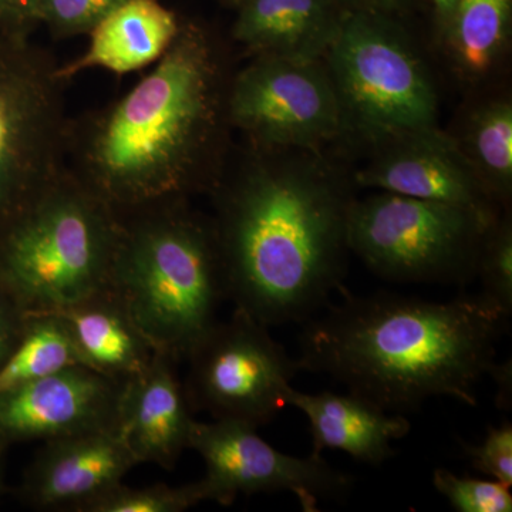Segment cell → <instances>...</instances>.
I'll use <instances>...</instances> for the list:
<instances>
[{"instance_id":"cell-1","label":"cell","mask_w":512,"mask_h":512,"mask_svg":"<svg viewBox=\"0 0 512 512\" xmlns=\"http://www.w3.org/2000/svg\"><path fill=\"white\" fill-rule=\"evenodd\" d=\"M228 301L262 325L305 323L348 271L350 185L325 165L261 161L217 191Z\"/></svg>"},{"instance_id":"cell-2","label":"cell","mask_w":512,"mask_h":512,"mask_svg":"<svg viewBox=\"0 0 512 512\" xmlns=\"http://www.w3.org/2000/svg\"><path fill=\"white\" fill-rule=\"evenodd\" d=\"M303 325L299 369L402 414L433 397L477 406V384L494 366L508 322L480 295L436 302L343 291L342 302Z\"/></svg>"},{"instance_id":"cell-3","label":"cell","mask_w":512,"mask_h":512,"mask_svg":"<svg viewBox=\"0 0 512 512\" xmlns=\"http://www.w3.org/2000/svg\"><path fill=\"white\" fill-rule=\"evenodd\" d=\"M217 60L207 33L181 23L151 73L84 130L73 173L117 211L185 198L217 133Z\"/></svg>"},{"instance_id":"cell-4","label":"cell","mask_w":512,"mask_h":512,"mask_svg":"<svg viewBox=\"0 0 512 512\" xmlns=\"http://www.w3.org/2000/svg\"><path fill=\"white\" fill-rule=\"evenodd\" d=\"M175 198L119 211L110 286L158 352L187 360L227 298L214 224Z\"/></svg>"},{"instance_id":"cell-5","label":"cell","mask_w":512,"mask_h":512,"mask_svg":"<svg viewBox=\"0 0 512 512\" xmlns=\"http://www.w3.org/2000/svg\"><path fill=\"white\" fill-rule=\"evenodd\" d=\"M120 212L63 168L0 238V289L26 312H57L110 286Z\"/></svg>"},{"instance_id":"cell-6","label":"cell","mask_w":512,"mask_h":512,"mask_svg":"<svg viewBox=\"0 0 512 512\" xmlns=\"http://www.w3.org/2000/svg\"><path fill=\"white\" fill-rule=\"evenodd\" d=\"M498 215L383 191L353 202L349 248L386 281L467 285Z\"/></svg>"},{"instance_id":"cell-7","label":"cell","mask_w":512,"mask_h":512,"mask_svg":"<svg viewBox=\"0 0 512 512\" xmlns=\"http://www.w3.org/2000/svg\"><path fill=\"white\" fill-rule=\"evenodd\" d=\"M326 57L346 124L376 140L436 126L426 66L390 16L346 9Z\"/></svg>"},{"instance_id":"cell-8","label":"cell","mask_w":512,"mask_h":512,"mask_svg":"<svg viewBox=\"0 0 512 512\" xmlns=\"http://www.w3.org/2000/svg\"><path fill=\"white\" fill-rule=\"evenodd\" d=\"M56 69L49 57L22 45L0 56V221L6 231L64 168L63 82Z\"/></svg>"},{"instance_id":"cell-9","label":"cell","mask_w":512,"mask_h":512,"mask_svg":"<svg viewBox=\"0 0 512 512\" xmlns=\"http://www.w3.org/2000/svg\"><path fill=\"white\" fill-rule=\"evenodd\" d=\"M187 360L190 375L184 386L192 410L256 429L288 406L286 393L301 372L268 326L238 308L224 322H215Z\"/></svg>"},{"instance_id":"cell-10","label":"cell","mask_w":512,"mask_h":512,"mask_svg":"<svg viewBox=\"0 0 512 512\" xmlns=\"http://www.w3.org/2000/svg\"><path fill=\"white\" fill-rule=\"evenodd\" d=\"M227 106L232 124L271 151L311 150L346 126L320 60L256 56L232 83Z\"/></svg>"},{"instance_id":"cell-11","label":"cell","mask_w":512,"mask_h":512,"mask_svg":"<svg viewBox=\"0 0 512 512\" xmlns=\"http://www.w3.org/2000/svg\"><path fill=\"white\" fill-rule=\"evenodd\" d=\"M190 450L200 454L205 474L198 480L205 501L234 503L238 495L289 491L303 511H319L320 500L349 494L353 478L330 466L322 454L293 457L276 450L244 421H194Z\"/></svg>"},{"instance_id":"cell-12","label":"cell","mask_w":512,"mask_h":512,"mask_svg":"<svg viewBox=\"0 0 512 512\" xmlns=\"http://www.w3.org/2000/svg\"><path fill=\"white\" fill-rule=\"evenodd\" d=\"M379 140L382 151L355 175L360 187L500 214L456 138L431 126Z\"/></svg>"},{"instance_id":"cell-13","label":"cell","mask_w":512,"mask_h":512,"mask_svg":"<svg viewBox=\"0 0 512 512\" xmlns=\"http://www.w3.org/2000/svg\"><path fill=\"white\" fill-rule=\"evenodd\" d=\"M123 384L72 366L0 396V440H53L117 426Z\"/></svg>"},{"instance_id":"cell-14","label":"cell","mask_w":512,"mask_h":512,"mask_svg":"<svg viewBox=\"0 0 512 512\" xmlns=\"http://www.w3.org/2000/svg\"><path fill=\"white\" fill-rule=\"evenodd\" d=\"M43 443L25 485L37 510L84 512L138 464L117 426Z\"/></svg>"},{"instance_id":"cell-15","label":"cell","mask_w":512,"mask_h":512,"mask_svg":"<svg viewBox=\"0 0 512 512\" xmlns=\"http://www.w3.org/2000/svg\"><path fill=\"white\" fill-rule=\"evenodd\" d=\"M173 357L157 353L121 389L117 429L137 463L173 468L190 450L194 410L178 379Z\"/></svg>"},{"instance_id":"cell-16","label":"cell","mask_w":512,"mask_h":512,"mask_svg":"<svg viewBox=\"0 0 512 512\" xmlns=\"http://www.w3.org/2000/svg\"><path fill=\"white\" fill-rule=\"evenodd\" d=\"M286 404L305 414L312 433V453L339 450L357 463L380 466L394 456L393 441L412 430L400 413L387 412L359 394L303 393L289 387Z\"/></svg>"},{"instance_id":"cell-17","label":"cell","mask_w":512,"mask_h":512,"mask_svg":"<svg viewBox=\"0 0 512 512\" xmlns=\"http://www.w3.org/2000/svg\"><path fill=\"white\" fill-rule=\"evenodd\" d=\"M55 313L82 365L116 382L140 375L160 353L111 286Z\"/></svg>"},{"instance_id":"cell-18","label":"cell","mask_w":512,"mask_h":512,"mask_svg":"<svg viewBox=\"0 0 512 512\" xmlns=\"http://www.w3.org/2000/svg\"><path fill=\"white\" fill-rule=\"evenodd\" d=\"M234 37L256 56L322 60L346 9L340 0H244Z\"/></svg>"},{"instance_id":"cell-19","label":"cell","mask_w":512,"mask_h":512,"mask_svg":"<svg viewBox=\"0 0 512 512\" xmlns=\"http://www.w3.org/2000/svg\"><path fill=\"white\" fill-rule=\"evenodd\" d=\"M181 29L177 15L160 0H130L101 20L89 33L86 52L57 66L62 82L89 69L131 73L157 63Z\"/></svg>"},{"instance_id":"cell-20","label":"cell","mask_w":512,"mask_h":512,"mask_svg":"<svg viewBox=\"0 0 512 512\" xmlns=\"http://www.w3.org/2000/svg\"><path fill=\"white\" fill-rule=\"evenodd\" d=\"M72 366H83L62 318L30 312L15 348L0 365V396Z\"/></svg>"},{"instance_id":"cell-21","label":"cell","mask_w":512,"mask_h":512,"mask_svg":"<svg viewBox=\"0 0 512 512\" xmlns=\"http://www.w3.org/2000/svg\"><path fill=\"white\" fill-rule=\"evenodd\" d=\"M461 150L495 204L507 205L512 187V106L491 100L468 120Z\"/></svg>"},{"instance_id":"cell-22","label":"cell","mask_w":512,"mask_h":512,"mask_svg":"<svg viewBox=\"0 0 512 512\" xmlns=\"http://www.w3.org/2000/svg\"><path fill=\"white\" fill-rule=\"evenodd\" d=\"M512 0H458L450 43L464 72L481 76L503 53L510 36Z\"/></svg>"},{"instance_id":"cell-23","label":"cell","mask_w":512,"mask_h":512,"mask_svg":"<svg viewBox=\"0 0 512 512\" xmlns=\"http://www.w3.org/2000/svg\"><path fill=\"white\" fill-rule=\"evenodd\" d=\"M477 279L483 286L478 295L508 322L512 315V221L507 210L488 228L478 256Z\"/></svg>"},{"instance_id":"cell-24","label":"cell","mask_w":512,"mask_h":512,"mask_svg":"<svg viewBox=\"0 0 512 512\" xmlns=\"http://www.w3.org/2000/svg\"><path fill=\"white\" fill-rule=\"evenodd\" d=\"M204 501L198 481L180 487L156 484L131 488L121 483L97 498L84 512H183Z\"/></svg>"},{"instance_id":"cell-25","label":"cell","mask_w":512,"mask_h":512,"mask_svg":"<svg viewBox=\"0 0 512 512\" xmlns=\"http://www.w3.org/2000/svg\"><path fill=\"white\" fill-rule=\"evenodd\" d=\"M433 485L458 512H511L510 487L495 480L458 477L444 468L433 473Z\"/></svg>"},{"instance_id":"cell-26","label":"cell","mask_w":512,"mask_h":512,"mask_svg":"<svg viewBox=\"0 0 512 512\" xmlns=\"http://www.w3.org/2000/svg\"><path fill=\"white\" fill-rule=\"evenodd\" d=\"M130 0H37L33 22L45 23L56 36L90 32Z\"/></svg>"},{"instance_id":"cell-27","label":"cell","mask_w":512,"mask_h":512,"mask_svg":"<svg viewBox=\"0 0 512 512\" xmlns=\"http://www.w3.org/2000/svg\"><path fill=\"white\" fill-rule=\"evenodd\" d=\"M463 444L464 453L471 466L491 480L512 485V426L504 423L498 427H490L481 444Z\"/></svg>"},{"instance_id":"cell-28","label":"cell","mask_w":512,"mask_h":512,"mask_svg":"<svg viewBox=\"0 0 512 512\" xmlns=\"http://www.w3.org/2000/svg\"><path fill=\"white\" fill-rule=\"evenodd\" d=\"M28 315L8 293L0 291V365L15 348Z\"/></svg>"},{"instance_id":"cell-29","label":"cell","mask_w":512,"mask_h":512,"mask_svg":"<svg viewBox=\"0 0 512 512\" xmlns=\"http://www.w3.org/2000/svg\"><path fill=\"white\" fill-rule=\"evenodd\" d=\"M37 0H0V23L26 25L33 22Z\"/></svg>"},{"instance_id":"cell-30","label":"cell","mask_w":512,"mask_h":512,"mask_svg":"<svg viewBox=\"0 0 512 512\" xmlns=\"http://www.w3.org/2000/svg\"><path fill=\"white\" fill-rule=\"evenodd\" d=\"M488 375L493 376L498 386L497 406L504 410L511 409L512 403V369L511 360L504 363H494Z\"/></svg>"},{"instance_id":"cell-31","label":"cell","mask_w":512,"mask_h":512,"mask_svg":"<svg viewBox=\"0 0 512 512\" xmlns=\"http://www.w3.org/2000/svg\"><path fill=\"white\" fill-rule=\"evenodd\" d=\"M345 2L349 3V10H365V12L390 16L396 10L402 9L407 0H345Z\"/></svg>"},{"instance_id":"cell-32","label":"cell","mask_w":512,"mask_h":512,"mask_svg":"<svg viewBox=\"0 0 512 512\" xmlns=\"http://www.w3.org/2000/svg\"><path fill=\"white\" fill-rule=\"evenodd\" d=\"M431 2L436 8L437 15L448 22L456 9L458 0H431Z\"/></svg>"},{"instance_id":"cell-33","label":"cell","mask_w":512,"mask_h":512,"mask_svg":"<svg viewBox=\"0 0 512 512\" xmlns=\"http://www.w3.org/2000/svg\"><path fill=\"white\" fill-rule=\"evenodd\" d=\"M232 3H234V5H241L242 2H244V0H231Z\"/></svg>"}]
</instances>
